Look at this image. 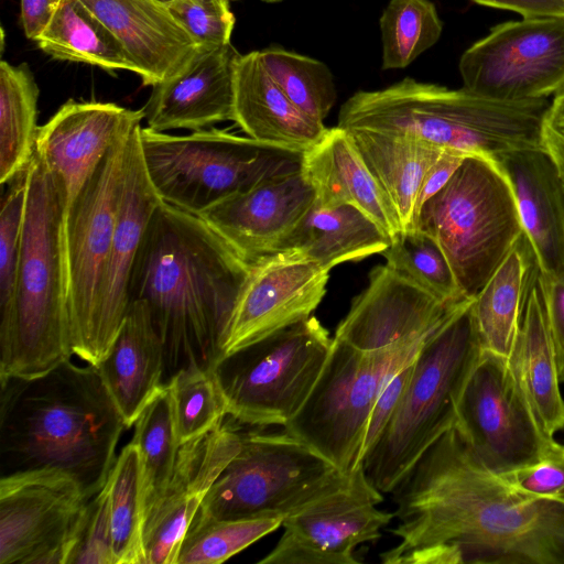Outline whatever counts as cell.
Returning <instances> with one entry per match:
<instances>
[{"label": "cell", "mask_w": 564, "mask_h": 564, "mask_svg": "<svg viewBox=\"0 0 564 564\" xmlns=\"http://www.w3.org/2000/svg\"><path fill=\"white\" fill-rule=\"evenodd\" d=\"M117 39L143 86L180 73L200 48L162 0H79Z\"/></svg>", "instance_id": "cb8c5ba5"}, {"label": "cell", "mask_w": 564, "mask_h": 564, "mask_svg": "<svg viewBox=\"0 0 564 564\" xmlns=\"http://www.w3.org/2000/svg\"><path fill=\"white\" fill-rule=\"evenodd\" d=\"M238 56L231 44L200 47L180 73L152 86L143 107L147 127L159 132L196 131L234 121V77Z\"/></svg>", "instance_id": "603a6c76"}, {"label": "cell", "mask_w": 564, "mask_h": 564, "mask_svg": "<svg viewBox=\"0 0 564 564\" xmlns=\"http://www.w3.org/2000/svg\"><path fill=\"white\" fill-rule=\"evenodd\" d=\"M143 108L113 102L63 104L40 127L35 151L44 160L63 207V227L70 208L112 145L141 126Z\"/></svg>", "instance_id": "ac0fdd59"}, {"label": "cell", "mask_w": 564, "mask_h": 564, "mask_svg": "<svg viewBox=\"0 0 564 564\" xmlns=\"http://www.w3.org/2000/svg\"><path fill=\"white\" fill-rule=\"evenodd\" d=\"M460 303L446 304L387 263L377 265L334 338L364 352L411 343L427 337Z\"/></svg>", "instance_id": "7402d4cb"}, {"label": "cell", "mask_w": 564, "mask_h": 564, "mask_svg": "<svg viewBox=\"0 0 564 564\" xmlns=\"http://www.w3.org/2000/svg\"><path fill=\"white\" fill-rule=\"evenodd\" d=\"M162 1H165V2H166V1H169V0H162Z\"/></svg>", "instance_id": "db71d44e"}, {"label": "cell", "mask_w": 564, "mask_h": 564, "mask_svg": "<svg viewBox=\"0 0 564 564\" xmlns=\"http://www.w3.org/2000/svg\"><path fill=\"white\" fill-rule=\"evenodd\" d=\"M475 457L505 476L540 460L556 443L538 421L508 358L481 350L454 426Z\"/></svg>", "instance_id": "7c38bea8"}, {"label": "cell", "mask_w": 564, "mask_h": 564, "mask_svg": "<svg viewBox=\"0 0 564 564\" xmlns=\"http://www.w3.org/2000/svg\"><path fill=\"white\" fill-rule=\"evenodd\" d=\"M48 56L84 63L107 72L137 68L112 33L79 1L59 0L46 29L35 41Z\"/></svg>", "instance_id": "d6a6232c"}, {"label": "cell", "mask_w": 564, "mask_h": 564, "mask_svg": "<svg viewBox=\"0 0 564 564\" xmlns=\"http://www.w3.org/2000/svg\"><path fill=\"white\" fill-rule=\"evenodd\" d=\"M463 88L506 101L545 99L564 86V17H530L492 28L459 59Z\"/></svg>", "instance_id": "5bb4252c"}, {"label": "cell", "mask_w": 564, "mask_h": 564, "mask_svg": "<svg viewBox=\"0 0 564 564\" xmlns=\"http://www.w3.org/2000/svg\"><path fill=\"white\" fill-rule=\"evenodd\" d=\"M140 143L162 202L194 215L235 193L300 171L304 154L216 128L170 134L141 127Z\"/></svg>", "instance_id": "52a82bcc"}, {"label": "cell", "mask_w": 564, "mask_h": 564, "mask_svg": "<svg viewBox=\"0 0 564 564\" xmlns=\"http://www.w3.org/2000/svg\"><path fill=\"white\" fill-rule=\"evenodd\" d=\"M139 126L130 135L116 228L107 258L95 314L90 364L108 354L130 305V280L149 223L163 203L147 172Z\"/></svg>", "instance_id": "ffe728a7"}, {"label": "cell", "mask_w": 564, "mask_h": 564, "mask_svg": "<svg viewBox=\"0 0 564 564\" xmlns=\"http://www.w3.org/2000/svg\"><path fill=\"white\" fill-rule=\"evenodd\" d=\"M390 494L400 541L380 554L384 564H564V498L516 488L455 427Z\"/></svg>", "instance_id": "6da1fadb"}, {"label": "cell", "mask_w": 564, "mask_h": 564, "mask_svg": "<svg viewBox=\"0 0 564 564\" xmlns=\"http://www.w3.org/2000/svg\"><path fill=\"white\" fill-rule=\"evenodd\" d=\"M72 356L63 207L35 151L28 166L15 315L9 335L0 340V380L40 376Z\"/></svg>", "instance_id": "5b68a950"}, {"label": "cell", "mask_w": 564, "mask_h": 564, "mask_svg": "<svg viewBox=\"0 0 564 564\" xmlns=\"http://www.w3.org/2000/svg\"><path fill=\"white\" fill-rule=\"evenodd\" d=\"M476 3L530 17H564V0H471Z\"/></svg>", "instance_id": "f907efd6"}, {"label": "cell", "mask_w": 564, "mask_h": 564, "mask_svg": "<svg viewBox=\"0 0 564 564\" xmlns=\"http://www.w3.org/2000/svg\"><path fill=\"white\" fill-rule=\"evenodd\" d=\"M28 169L8 183L0 212V340L13 325Z\"/></svg>", "instance_id": "b9f144b4"}, {"label": "cell", "mask_w": 564, "mask_h": 564, "mask_svg": "<svg viewBox=\"0 0 564 564\" xmlns=\"http://www.w3.org/2000/svg\"><path fill=\"white\" fill-rule=\"evenodd\" d=\"M0 469H61L90 499L106 485L128 429L96 366L66 359L31 378L0 380Z\"/></svg>", "instance_id": "3957f363"}, {"label": "cell", "mask_w": 564, "mask_h": 564, "mask_svg": "<svg viewBox=\"0 0 564 564\" xmlns=\"http://www.w3.org/2000/svg\"><path fill=\"white\" fill-rule=\"evenodd\" d=\"M107 481L116 564H145L143 471L132 440L119 452Z\"/></svg>", "instance_id": "e575fe53"}, {"label": "cell", "mask_w": 564, "mask_h": 564, "mask_svg": "<svg viewBox=\"0 0 564 564\" xmlns=\"http://www.w3.org/2000/svg\"><path fill=\"white\" fill-rule=\"evenodd\" d=\"M473 300L458 304L426 338L397 410L362 458L366 477L381 494H390L420 456L455 426L465 383L482 350Z\"/></svg>", "instance_id": "8992f818"}, {"label": "cell", "mask_w": 564, "mask_h": 564, "mask_svg": "<svg viewBox=\"0 0 564 564\" xmlns=\"http://www.w3.org/2000/svg\"><path fill=\"white\" fill-rule=\"evenodd\" d=\"M427 337L372 352L333 337L315 386L284 431L344 474H352L361 466L368 420L378 394L414 359Z\"/></svg>", "instance_id": "9c48e42d"}, {"label": "cell", "mask_w": 564, "mask_h": 564, "mask_svg": "<svg viewBox=\"0 0 564 564\" xmlns=\"http://www.w3.org/2000/svg\"><path fill=\"white\" fill-rule=\"evenodd\" d=\"M383 500L362 465L340 488L284 518V532L259 564H356V546L381 536L395 517L377 506Z\"/></svg>", "instance_id": "2e32d148"}, {"label": "cell", "mask_w": 564, "mask_h": 564, "mask_svg": "<svg viewBox=\"0 0 564 564\" xmlns=\"http://www.w3.org/2000/svg\"><path fill=\"white\" fill-rule=\"evenodd\" d=\"M265 2H278V1H281V0H263Z\"/></svg>", "instance_id": "f5cc1de1"}, {"label": "cell", "mask_w": 564, "mask_h": 564, "mask_svg": "<svg viewBox=\"0 0 564 564\" xmlns=\"http://www.w3.org/2000/svg\"><path fill=\"white\" fill-rule=\"evenodd\" d=\"M391 240V236L355 206L322 208L314 204L280 252L293 253L330 271L344 262L381 254Z\"/></svg>", "instance_id": "1f68e13d"}, {"label": "cell", "mask_w": 564, "mask_h": 564, "mask_svg": "<svg viewBox=\"0 0 564 564\" xmlns=\"http://www.w3.org/2000/svg\"><path fill=\"white\" fill-rule=\"evenodd\" d=\"M382 68L410 65L440 39L443 23L430 0H391L380 18Z\"/></svg>", "instance_id": "74e56055"}, {"label": "cell", "mask_w": 564, "mask_h": 564, "mask_svg": "<svg viewBox=\"0 0 564 564\" xmlns=\"http://www.w3.org/2000/svg\"><path fill=\"white\" fill-rule=\"evenodd\" d=\"M496 162L509 180L541 273L564 275V185L552 159L543 148H528Z\"/></svg>", "instance_id": "d4e9b609"}, {"label": "cell", "mask_w": 564, "mask_h": 564, "mask_svg": "<svg viewBox=\"0 0 564 564\" xmlns=\"http://www.w3.org/2000/svg\"><path fill=\"white\" fill-rule=\"evenodd\" d=\"M394 209L401 231L415 229L424 176L443 149L405 134L345 129Z\"/></svg>", "instance_id": "4dcf8cb0"}, {"label": "cell", "mask_w": 564, "mask_h": 564, "mask_svg": "<svg viewBox=\"0 0 564 564\" xmlns=\"http://www.w3.org/2000/svg\"><path fill=\"white\" fill-rule=\"evenodd\" d=\"M97 368L126 426L131 427L165 384L163 343L142 301L130 302L120 330Z\"/></svg>", "instance_id": "4316f807"}, {"label": "cell", "mask_w": 564, "mask_h": 564, "mask_svg": "<svg viewBox=\"0 0 564 564\" xmlns=\"http://www.w3.org/2000/svg\"><path fill=\"white\" fill-rule=\"evenodd\" d=\"M351 475L285 431L242 433L239 452L209 489L196 517L284 519L340 488Z\"/></svg>", "instance_id": "30bf717a"}, {"label": "cell", "mask_w": 564, "mask_h": 564, "mask_svg": "<svg viewBox=\"0 0 564 564\" xmlns=\"http://www.w3.org/2000/svg\"><path fill=\"white\" fill-rule=\"evenodd\" d=\"M542 147L564 185V86L553 95L542 127Z\"/></svg>", "instance_id": "c3c4849f"}, {"label": "cell", "mask_w": 564, "mask_h": 564, "mask_svg": "<svg viewBox=\"0 0 564 564\" xmlns=\"http://www.w3.org/2000/svg\"><path fill=\"white\" fill-rule=\"evenodd\" d=\"M39 87L28 64L0 63V183L28 169L35 152Z\"/></svg>", "instance_id": "836d02e7"}, {"label": "cell", "mask_w": 564, "mask_h": 564, "mask_svg": "<svg viewBox=\"0 0 564 564\" xmlns=\"http://www.w3.org/2000/svg\"><path fill=\"white\" fill-rule=\"evenodd\" d=\"M89 498L61 469L0 478V564H68Z\"/></svg>", "instance_id": "9a60e30c"}, {"label": "cell", "mask_w": 564, "mask_h": 564, "mask_svg": "<svg viewBox=\"0 0 564 564\" xmlns=\"http://www.w3.org/2000/svg\"><path fill=\"white\" fill-rule=\"evenodd\" d=\"M251 264L199 216L162 203L145 230L130 280L164 347L165 382L213 368Z\"/></svg>", "instance_id": "7a4b0ae2"}, {"label": "cell", "mask_w": 564, "mask_h": 564, "mask_svg": "<svg viewBox=\"0 0 564 564\" xmlns=\"http://www.w3.org/2000/svg\"><path fill=\"white\" fill-rule=\"evenodd\" d=\"M301 171L315 192V205H351L376 221L391 238L401 231L399 218L369 172L347 130L327 128L304 151Z\"/></svg>", "instance_id": "484cf974"}, {"label": "cell", "mask_w": 564, "mask_h": 564, "mask_svg": "<svg viewBox=\"0 0 564 564\" xmlns=\"http://www.w3.org/2000/svg\"><path fill=\"white\" fill-rule=\"evenodd\" d=\"M230 0H169L173 17L203 48L230 44L235 15Z\"/></svg>", "instance_id": "7bdbcfd3"}, {"label": "cell", "mask_w": 564, "mask_h": 564, "mask_svg": "<svg viewBox=\"0 0 564 564\" xmlns=\"http://www.w3.org/2000/svg\"><path fill=\"white\" fill-rule=\"evenodd\" d=\"M226 417L180 446L172 477L145 519V564L177 563L183 540L206 495L239 452L242 433Z\"/></svg>", "instance_id": "d6986e66"}, {"label": "cell", "mask_w": 564, "mask_h": 564, "mask_svg": "<svg viewBox=\"0 0 564 564\" xmlns=\"http://www.w3.org/2000/svg\"><path fill=\"white\" fill-rule=\"evenodd\" d=\"M332 344L328 330L310 316L220 357L213 370L228 416L241 424L284 426L306 401Z\"/></svg>", "instance_id": "8fae6325"}, {"label": "cell", "mask_w": 564, "mask_h": 564, "mask_svg": "<svg viewBox=\"0 0 564 564\" xmlns=\"http://www.w3.org/2000/svg\"><path fill=\"white\" fill-rule=\"evenodd\" d=\"M280 517L200 519L195 517L176 564H219L282 527Z\"/></svg>", "instance_id": "60d3db41"}, {"label": "cell", "mask_w": 564, "mask_h": 564, "mask_svg": "<svg viewBox=\"0 0 564 564\" xmlns=\"http://www.w3.org/2000/svg\"><path fill=\"white\" fill-rule=\"evenodd\" d=\"M507 358L538 421L554 436L564 429V398L539 280L529 293Z\"/></svg>", "instance_id": "f546056e"}, {"label": "cell", "mask_w": 564, "mask_h": 564, "mask_svg": "<svg viewBox=\"0 0 564 564\" xmlns=\"http://www.w3.org/2000/svg\"><path fill=\"white\" fill-rule=\"evenodd\" d=\"M268 73L304 113L323 122L336 101L330 69L321 61L281 47L259 51Z\"/></svg>", "instance_id": "ab89813d"}, {"label": "cell", "mask_w": 564, "mask_h": 564, "mask_svg": "<svg viewBox=\"0 0 564 564\" xmlns=\"http://www.w3.org/2000/svg\"><path fill=\"white\" fill-rule=\"evenodd\" d=\"M234 121L250 138L305 151L326 132L324 122L300 110L274 82L259 51L241 55L235 63Z\"/></svg>", "instance_id": "83f0119b"}, {"label": "cell", "mask_w": 564, "mask_h": 564, "mask_svg": "<svg viewBox=\"0 0 564 564\" xmlns=\"http://www.w3.org/2000/svg\"><path fill=\"white\" fill-rule=\"evenodd\" d=\"M551 338L553 341L560 381L564 382V275L540 273Z\"/></svg>", "instance_id": "7dc6e473"}, {"label": "cell", "mask_w": 564, "mask_h": 564, "mask_svg": "<svg viewBox=\"0 0 564 564\" xmlns=\"http://www.w3.org/2000/svg\"><path fill=\"white\" fill-rule=\"evenodd\" d=\"M314 204L315 192L300 170L235 193L197 216L252 264L280 252Z\"/></svg>", "instance_id": "44dd1931"}, {"label": "cell", "mask_w": 564, "mask_h": 564, "mask_svg": "<svg viewBox=\"0 0 564 564\" xmlns=\"http://www.w3.org/2000/svg\"><path fill=\"white\" fill-rule=\"evenodd\" d=\"M381 254L393 271L442 302L457 304L467 300L445 252L430 235L419 229L400 231Z\"/></svg>", "instance_id": "8d00e7d4"}, {"label": "cell", "mask_w": 564, "mask_h": 564, "mask_svg": "<svg viewBox=\"0 0 564 564\" xmlns=\"http://www.w3.org/2000/svg\"><path fill=\"white\" fill-rule=\"evenodd\" d=\"M466 156L467 154L460 151L443 149L437 160L431 165L424 176L417 198V213L421 206L430 197L442 189V187L448 182V180L459 167Z\"/></svg>", "instance_id": "681fc988"}, {"label": "cell", "mask_w": 564, "mask_h": 564, "mask_svg": "<svg viewBox=\"0 0 564 564\" xmlns=\"http://www.w3.org/2000/svg\"><path fill=\"white\" fill-rule=\"evenodd\" d=\"M133 426L132 441L138 446L142 464L147 519L172 477L180 449L166 383L141 412Z\"/></svg>", "instance_id": "d590c367"}, {"label": "cell", "mask_w": 564, "mask_h": 564, "mask_svg": "<svg viewBox=\"0 0 564 564\" xmlns=\"http://www.w3.org/2000/svg\"><path fill=\"white\" fill-rule=\"evenodd\" d=\"M59 0H21V25L29 40L36 41L46 29Z\"/></svg>", "instance_id": "816d5d0a"}, {"label": "cell", "mask_w": 564, "mask_h": 564, "mask_svg": "<svg viewBox=\"0 0 564 564\" xmlns=\"http://www.w3.org/2000/svg\"><path fill=\"white\" fill-rule=\"evenodd\" d=\"M329 270L290 252L251 264L231 314L221 356L312 316L326 293Z\"/></svg>", "instance_id": "e0dca14e"}, {"label": "cell", "mask_w": 564, "mask_h": 564, "mask_svg": "<svg viewBox=\"0 0 564 564\" xmlns=\"http://www.w3.org/2000/svg\"><path fill=\"white\" fill-rule=\"evenodd\" d=\"M549 106V98L498 100L406 77L383 89L355 93L343 104L337 126L405 134L496 161L514 150L543 148Z\"/></svg>", "instance_id": "277c9868"}, {"label": "cell", "mask_w": 564, "mask_h": 564, "mask_svg": "<svg viewBox=\"0 0 564 564\" xmlns=\"http://www.w3.org/2000/svg\"><path fill=\"white\" fill-rule=\"evenodd\" d=\"M132 132L108 151L63 227L70 347L73 355L86 364L91 359L97 297L116 228Z\"/></svg>", "instance_id": "4fadbf2b"}, {"label": "cell", "mask_w": 564, "mask_h": 564, "mask_svg": "<svg viewBox=\"0 0 564 564\" xmlns=\"http://www.w3.org/2000/svg\"><path fill=\"white\" fill-rule=\"evenodd\" d=\"M413 360L402 367L378 394L368 420L362 458L376 443L397 410L411 379Z\"/></svg>", "instance_id": "bcb514c9"}, {"label": "cell", "mask_w": 564, "mask_h": 564, "mask_svg": "<svg viewBox=\"0 0 564 564\" xmlns=\"http://www.w3.org/2000/svg\"><path fill=\"white\" fill-rule=\"evenodd\" d=\"M177 442H189L228 416L227 405L213 368L192 366L166 382Z\"/></svg>", "instance_id": "f35d334b"}, {"label": "cell", "mask_w": 564, "mask_h": 564, "mask_svg": "<svg viewBox=\"0 0 564 564\" xmlns=\"http://www.w3.org/2000/svg\"><path fill=\"white\" fill-rule=\"evenodd\" d=\"M503 477L527 494L564 498V445L556 442L540 460Z\"/></svg>", "instance_id": "f6af8a7d"}, {"label": "cell", "mask_w": 564, "mask_h": 564, "mask_svg": "<svg viewBox=\"0 0 564 564\" xmlns=\"http://www.w3.org/2000/svg\"><path fill=\"white\" fill-rule=\"evenodd\" d=\"M540 273L536 254L523 231L473 300V316L482 350L509 356L529 293Z\"/></svg>", "instance_id": "f1b7e54d"}, {"label": "cell", "mask_w": 564, "mask_h": 564, "mask_svg": "<svg viewBox=\"0 0 564 564\" xmlns=\"http://www.w3.org/2000/svg\"><path fill=\"white\" fill-rule=\"evenodd\" d=\"M415 229L438 242L467 299L484 288L523 232L508 177L481 155H467L421 206Z\"/></svg>", "instance_id": "ba28073f"}, {"label": "cell", "mask_w": 564, "mask_h": 564, "mask_svg": "<svg viewBox=\"0 0 564 564\" xmlns=\"http://www.w3.org/2000/svg\"><path fill=\"white\" fill-rule=\"evenodd\" d=\"M68 564H116L108 481L85 507Z\"/></svg>", "instance_id": "ee69618b"}]
</instances>
